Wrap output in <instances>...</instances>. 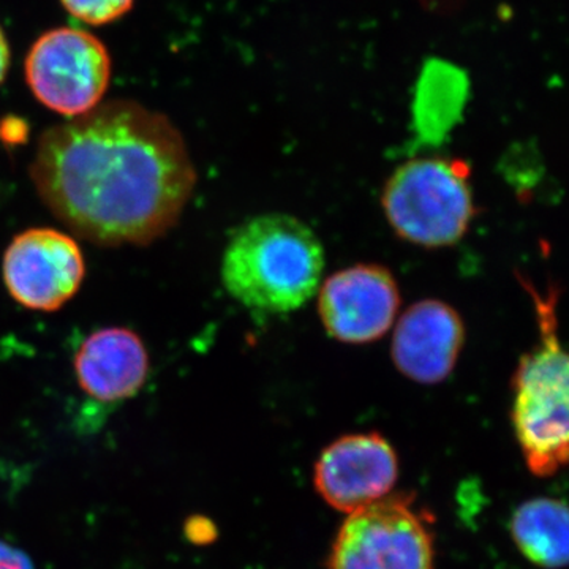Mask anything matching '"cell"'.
<instances>
[{
  "instance_id": "6da1fadb",
  "label": "cell",
  "mask_w": 569,
  "mask_h": 569,
  "mask_svg": "<svg viewBox=\"0 0 569 569\" xmlns=\"http://www.w3.org/2000/svg\"><path fill=\"white\" fill-rule=\"evenodd\" d=\"M29 174L78 238L149 246L170 233L197 187L178 127L133 100H110L41 134Z\"/></svg>"
},
{
  "instance_id": "52a82bcc",
  "label": "cell",
  "mask_w": 569,
  "mask_h": 569,
  "mask_svg": "<svg viewBox=\"0 0 569 569\" xmlns=\"http://www.w3.org/2000/svg\"><path fill=\"white\" fill-rule=\"evenodd\" d=\"M84 254L73 236L54 228H31L11 239L3 252L2 279L14 302L36 312H56L80 291Z\"/></svg>"
},
{
  "instance_id": "4fadbf2b",
  "label": "cell",
  "mask_w": 569,
  "mask_h": 569,
  "mask_svg": "<svg viewBox=\"0 0 569 569\" xmlns=\"http://www.w3.org/2000/svg\"><path fill=\"white\" fill-rule=\"evenodd\" d=\"M61 6L81 24L107 26L126 17L134 0H61Z\"/></svg>"
},
{
  "instance_id": "2e32d148",
  "label": "cell",
  "mask_w": 569,
  "mask_h": 569,
  "mask_svg": "<svg viewBox=\"0 0 569 569\" xmlns=\"http://www.w3.org/2000/svg\"><path fill=\"white\" fill-rule=\"evenodd\" d=\"M11 63V50L7 33L0 26V84L6 81L7 74H9Z\"/></svg>"
},
{
  "instance_id": "ba28073f",
  "label": "cell",
  "mask_w": 569,
  "mask_h": 569,
  "mask_svg": "<svg viewBox=\"0 0 569 569\" xmlns=\"http://www.w3.org/2000/svg\"><path fill=\"white\" fill-rule=\"evenodd\" d=\"M317 295L325 331L350 346L381 339L399 313V284L391 271L380 264L340 269L321 282Z\"/></svg>"
},
{
  "instance_id": "3957f363",
  "label": "cell",
  "mask_w": 569,
  "mask_h": 569,
  "mask_svg": "<svg viewBox=\"0 0 569 569\" xmlns=\"http://www.w3.org/2000/svg\"><path fill=\"white\" fill-rule=\"evenodd\" d=\"M520 283L533 298L539 340L512 377V426L531 473L548 478L568 460L569 367L560 340L559 290L541 295L523 277Z\"/></svg>"
},
{
  "instance_id": "5b68a950",
  "label": "cell",
  "mask_w": 569,
  "mask_h": 569,
  "mask_svg": "<svg viewBox=\"0 0 569 569\" xmlns=\"http://www.w3.org/2000/svg\"><path fill=\"white\" fill-rule=\"evenodd\" d=\"M112 61L103 41L81 28H56L33 41L24 77L37 102L73 119L102 103Z\"/></svg>"
},
{
  "instance_id": "9a60e30c",
  "label": "cell",
  "mask_w": 569,
  "mask_h": 569,
  "mask_svg": "<svg viewBox=\"0 0 569 569\" xmlns=\"http://www.w3.org/2000/svg\"><path fill=\"white\" fill-rule=\"evenodd\" d=\"M213 526L208 519H192L187 522L186 533L190 541L208 542L213 538Z\"/></svg>"
},
{
  "instance_id": "7a4b0ae2",
  "label": "cell",
  "mask_w": 569,
  "mask_h": 569,
  "mask_svg": "<svg viewBox=\"0 0 569 569\" xmlns=\"http://www.w3.org/2000/svg\"><path fill=\"white\" fill-rule=\"evenodd\" d=\"M323 271V246L305 222L287 213H264L231 236L220 272L224 290L242 306L288 313L317 295Z\"/></svg>"
},
{
  "instance_id": "8992f818",
  "label": "cell",
  "mask_w": 569,
  "mask_h": 569,
  "mask_svg": "<svg viewBox=\"0 0 569 569\" xmlns=\"http://www.w3.org/2000/svg\"><path fill=\"white\" fill-rule=\"evenodd\" d=\"M329 569H433L432 537L407 503L383 498L343 522Z\"/></svg>"
},
{
  "instance_id": "277c9868",
  "label": "cell",
  "mask_w": 569,
  "mask_h": 569,
  "mask_svg": "<svg viewBox=\"0 0 569 569\" xmlns=\"http://www.w3.org/2000/svg\"><path fill=\"white\" fill-rule=\"evenodd\" d=\"M381 208L403 241L426 249L458 244L477 213L470 168L447 157L408 160L385 183Z\"/></svg>"
},
{
  "instance_id": "5bb4252c",
  "label": "cell",
  "mask_w": 569,
  "mask_h": 569,
  "mask_svg": "<svg viewBox=\"0 0 569 569\" xmlns=\"http://www.w3.org/2000/svg\"><path fill=\"white\" fill-rule=\"evenodd\" d=\"M0 569H36L24 550L0 539Z\"/></svg>"
},
{
  "instance_id": "9c48e42d",
  "label": "cell",
  "mask_w": 569,
  "mask_h": 569,
  "mask_svg": "<svg viewBox=\"0 0 569 569\" xmlns=\"http://www.w3.org/2000/svg\"><path fill=\"white\" fill-rule=\"evenodd\" d=\"M397 478L395 448L377 432L337 438L316 466L318 493L329 507L348 515L383 500Z\"/></svg>"
},
{
  "instance_id": "30bf717a",
  "label": "cell",
  "mask_w": 569,
  "mask_h": 569,
  "mask_svg": "<svg viewBox=\"0 0 569 569\" xmlns=\"http://www.w3.org/2000/svg\"><path fill=\"white\" fill-rule=\"evenodd\" d=\"M466 343V325L455 307L425 299L397 320L391 356L396 369L419 385L447 380Z\"/></svg>"
},
{
  "instance_id": "7c38bea8",
  "label": "cell",
  "mask_w": 569,
  "mask_h": 569,
  "mask_svg": "<svg viewBox=\"0 0 569 569\" xmlns=\"http://www.w3.org/2000/svg\"><path fill=\"white\" fill-rule=\"evenodd\" d=\"M512 539L520 552L538 567L561 569L568 563V509L556 498H535L516 509Z\"/></svg>"
},
{
  "instance_id": "8fae6325",
  "label": "cell",
  "mask_w": 569,
  "mask_h": 569,
  "mask_svg": "<svg viewBox=\"0 0 569 569\" xmlns=\"http://www.w3.org/2000/svg\"><path fill=\"white\" fill-rule=\"evenodd\" d=\"M73 367L82 392L99 402L114 403L141 391L151 359L137 332L111 326L86 337L74 355Z\"/></svg>"
}]
</instances>
